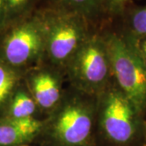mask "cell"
Here are the masks:
<instances>
[{
	"label": "cell",
	"instance_id": "1",
	"mask_svg": "<svg viewBox=\"0 0 146 146\" xmlns=\"http://www.w3.org/2000/svg\"><path fill=\"white\" fill-rule=\"evenodd\" d=\"M97 96L68 85L57 106L44 117L40 146H98Z\"/></svg>",
	"mask_w": 146,
	"mask_h": 146
},
{
	"label": "cell",
	"instance_id": "2",
	"mask_svg": "<svg viewBox=\"0 0 146 146\" xmlns=\"http://www.w3.org/2000/svg\"><path fill=\"white\" fill-rule=\"evenodd\" d=\"M145 118L114 80L97 96L98 146H144Z\"/></svg>",
	"mask_w": 146,
	"mask_h": 146
},
{
	"label": "cell",
	"instance_id": "3",
	"mask_svg": "<svg viewBox=\"0 0 146 146\" xmlns=\"http://www.w3.org/2000/svg\"><path fill=\"white\" fill-rule=\"evenodd\" d=\"M36 13L45 37L43 62L64 72L74 54L94 30V24L80 14L50 7Z\"/></svg>",
	"mask_w": 146,
	"mask_h": 146
},
{
	"label": "cell",
	"instance_id": "4",
	"mask_svg": "<svg viewBox=\"0 0 146 146\" xmlns=\"http://www.w3.org/2000/svg\"><path fill=\"white\" fill-rule=\"evenodd\" d=\"M68 85L98 96L112 80L109 52L103 31L94 29L74 54L64 69Z\"/></svg>",
	"mask_w": 146,
	"mask_h": 146
},
{
	"label": "cell",
	"instance_id": "5",
	"mask_svg": "<svg viewBox=\"0 0 146 146\" xmlns=\"http://www.w3.org/2000/svg\"><path fill=\"white\" fill-rule=\"evenodd\" d=\"M113 80L146 119V69L131 42L120 31H103Z\"/></svg>",
	"mask_w": 146,
	"mask_h": 146
},
{
	"label": "cell",
	"instance_id": "6",
	"mask_svg": "<svg viewBox=\"0 0 146 146\" xmlns=\"http://www.w3.org/2000/svg\"><path fill=\"white\" fill-rule=\"evenodd\" d=\"M44 55V32L36 11L0 34V61L12 68L25 72L42 63Z\"/></svg>",
	"mask_w": 146,
	"mask_h": 146
},
{
	"label": "cell",
	"instance_id": "7",
	"mask_svg": "<svg viewBox=\"0 0 146 146\" xmlns=\"http://www.w3.org/2000/svg\"><path fill=\"white\" fill-rule=\"evenodd\" d=\"M64 72L42 62L25 73L24 82L36 102L40 115H48L63 98Z\"/></svg>",
	"mask_w": 146,
	"mask_h": 146
},
{
	"label": "cell",
	"instance_id": "8",
	"mask_svg": "<svg viewBox=\"0 0 146 146\" xmlns=\"http://www.w3.org/2000/svg\"><path fill=\"white\" fill-rule=\"evenodd\" d=\"M43 126V119L31 118L15 119L0 117V146L29 145L36 143Z\"/></svg>",
	"mask_w": 146,
	"mask_h": 146
},
{
	"label": "cell",
	"instance_id": "9",
	"mask_svg": "<svg viewBox=\"0 0 146 146\" xmlns=\"http://www.w3.org/2000/svg\"><path fill=\"white\" fill-rule=\"evenodd\" d=\"M38 107L25 82L18 86L0 113V117L15 119L38 118Z\"/></svg>",
	"mask_w": 146,
	"mask_h": 146
},
{
	"label": "cell",
	"instance_id": "10",
	"mask_svg": "<svg viewBox=\"0 0 146 146\" xmlns=\"http://www.w3.org/2000/svg\"><path fill=\"white\" fill-rule=\"evenodd\" d=\"M102 0H50V7L80 14L92 24L102 15Z\"/></svg>",
	"mask_w": 146,
	"mask_h": 146
},
{
	"label": "cell",
	"instance_id": "11",
	"mask_svg": "<svg viewBox=\"0 0 146 146\" xmlns=\"http://www.w3.org/2000/svg\"><path fill=\"white\" fill-rule=\"evenodd\" d=\"M25 73L0 61V113L18 86L24 81Z\"/></svg>",
	"mask_w": 146,
	"mask_h": 146
},
{
	"label": "cell",
	"instance_id": "12",
	"mask_svg": "<svg viewBox=\"0 0 146 146\" xmlns=\"http://www.w3.org/2000/svg\"><path fill=\"white\" fill-rule=\"evenodd\" d=\"M124 26L120 32L134 40L146 37V5L131 7L125 12Z\"/></svg>",
	"mask_w": 146,
	"mask_h": 146
},
{
	"label": "cell",
	"instance_id": "13",
	"mask_svg": "<svg viewBox=\"0 0 146 146\" xmlns=\"http://www.w3.org/2000/svg\"><path fill=\"white\" fill-rule=\"evenodd\" d=\"M35 0H5L6 27L32 15Z\"/></svg>",
	"mask_w": 146,
	"mask_h": 146
},
{
	"label": "cell",
	"instance_id": "14",
	"mask_svg": "<svg viewBox=\"0 0 146 146\" xmlns=\"http://www.w3.org/2000/svg\"><path fill=\"white\" fill-rule=\"evenodd\" d=\"M133 0H102V15L109 17H123Z\"/></svg>",
	"mask_w": 146,
	"mask_h": 146
},
{
	"label": "cell",
	"instance_id": "15",
	"mask_svg": "<svg viewBox=\"0 0 146 146\" xmlns=\"http://www.w3.org/2000/svg\"><path fill=\"white\" fill-rule=\"evenodd\" d=\"M124 36L133 45L138 57L140 58L141 63L146 69V37L145 38H142V39H139V40H134V39H131L130 37L127 36L126 35H124Z\"/></svg>",
	"mask_w": 146,
	"mask_h": 146
},
{
	"label": "cell",
	"instance_id": "16",
	"mask_svg": "<svg viewBox=\"0 0 146 146\" xmlns=\"http://www.w3.org/2000/svg\"><path fill=\"white\" fill-rule=\"evenodd\" d=\"M6 27V7L5 0H0V34Z\"/></svg>",
	"mask_w": 146,
	"mask_h": 146
},
{
	"label": "cell",
	"instance_id": "17",
	"mask_svg": "<svg viewBox=\"0 0 146 146\" xmlns=\"http://www.w3.org/2000/svg\"><path fill=\"white\" fill-rule=\"evenodd\" d=\"M144 146H146V119H145V141H144Z\"/></svg>",
	"mask_w": 146,
	"mask_h": 146
},
{
	"label": "cell",
	"instance_id": "18",
	"mask_svg": "<svg viewBox=\"0 0 146 146\" xmlns=\"http://www.w3.org/2000/svg\"><path fill=\"white\" fill-rule=\"evenodd\" d=\"M22 146H29V145H22Z\"/></svg>",
	"mask_w": 146,
	"mask_h": 146
}]
</instances>
